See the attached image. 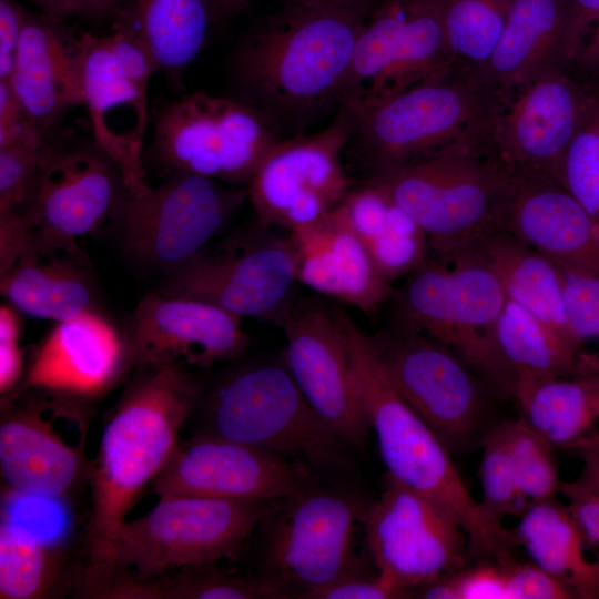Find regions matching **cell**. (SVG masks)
Segmentation results:
<instances>
[{"label":"cell","mask_w":599,"mask_h":599,"mask_svg":"<svg viewBox=\"0 0 599 599\" xmlns=\"http://www.w3.org/2000/svg\"><path fill=\"white\" fill-rule=\"evenodd\" d=\"M558 182L599 222V80L588 91L577 131L565 153Z\"/></svg>","instance_id":"obj_38"},{"label":"cell","mask_w":599,"mask_h":599,"mask_svg":"<svg viewBox=\"0 0 599 599\" xmlns=\"http://www.w3.org/2000/svg\"><path fill=\"white\" fill-rule=\"evenodd\" d=\"M114 18L139 37L159 70L171 74L196 59L219 22L212 0H125Z\"/></svg>","instance_id":"obj_32"},{"label":"cell","mask_w":599,"mask_h":599,"mask_svg":"<svg viewBox=\"0 0 599 599\" xmlns=\"http://www.w3.org/2000/svg\"><path fill=\"white\" fill-rule=\"evenodd\" d=\"M479 477L481 483L480 508L486 518L502 526L509 516H520L528 507L511 461L501 425L490 427L483 436Z\"/></svg>","instance_id":"obj_40"},{"label":"cell","mask_w":599,"mask_h":599,"mask_svg":"<svg viewBox=\"0 0 599 599\" xmlns=\"http://www.w3.org/2000/svg\"><path fill=\"white\" fill-rule=\"evenodd\" d=\"M506 572L507 599L577 598L571 588L535 564L499 559Z\"/></svg>","instance_id":"obj_45"},{"label":"cell","mask_w":599,"mask_h":599,"mask_svg":"<svg viewBox=\"0 0 599 599\" xmlns=\"http://www.w3.org/2000/svg\"><path fill=\"white\" fill-rule=\"evenodd\" d=\"M392 297L396 326L455 348L475 369L508 301L499 277L476 248L447 261L426 257Z\"/></svg>","instance_id":"obj_12"},{"label":"cell","mask_w":599,"mask_h":599,"mask_svg":"<svg viewBox=\"0 0 599 599\" xmlns=\"http://www.w3.org/2000/svg\"><path fill=\"white\" fill-rule=\"evenodd\" d=\"M131 366L125 336L94 309L57 323L35 348L17 389L85 404L111 390Z\"/></svg>","instance_id":"obj_24"},{"label":"cell","mask_w":599,"mask_h":599,"mask_svg":"<svg viewBox=\"0 0 599 599\" xmlns=\"http://www.w3.org/2000/svg\"><path fill=\"white\" fill-rule=\"evenodd\" d=\"M362 525L377 575L409 597L464 567L467 535L458 519L387 474L380 496L366 506Z\"/></svg>","instance_id":"obj_16"},{"label":"cell","mask_w":599,"mask_h":599,"mask_svg":"<svg viewBox=\"0 0 599 599\" xmlns=\"http://www.w3.org/2000/svg\"><path fill=\"white\" fill-rule=\"evenodd\" d=\"M454 64L435 0H377L358 32L339 106L359 114Z\"/></svg>","instance_id":"obj_11"},{"label":"cell","mask_w":599,"mask_h":599,"mask_svg":"<svg viewBox=\"0 0 599 599\" xmlns=\"http://www.w3.org/2000/svg\"><path fill=\"white\" fill-rule=\"evenodd\" d=\"M366 182L417 223L443 260L475 248L501 230L505 172L481 148H449Z\"/></svg>","instance_id":"obj_5"},{"label":"cell","mask_w":599,"mask_h":599,"mask_svg":"<svg viewBox=\"0 0 599 599\" xmlns=\"http://www.w3.org/2000/svg\"><path fill=\"white\" fill-rule=\"evenodd\" d=\"M268 230L235 233L204 247L166 274L160 291L203 300L241 319L280 322L293 301L296 266L288 238Z\"/></svg>","instance_id":"obj_17"},{"label":"cell","mask_w":599,"mask_h":599,"mask_svg":"<svg viewBox=\"0 0 599 599\" xmlns=\"http://www.w3.org/2000/svg\"><path fill=\"white\" fill-rule=\"evenodd\" d=\"M126 192L116 163L93 141L52 142L35 194L21 215L28 247L83 258L77 240L112 217Z\"/></svg>","instance_id":"obj_18"},{"label":"cell","mask_w":599,"mask_h":599,"mask_svg":"<svg viewBox=\"0 0 599 599\" xmlns=\"http://www.w3.org/2000/svg\"><path fill=\"white\" fill-rule=\"evenodd\" d=\"M73 42L93 142L116 163L126 192L143 195L151 189L143 167V149L152 72L122 64L108 34L81 32Z\"/></svg>","instance_id":"obj_22"},{"label":"cell","mask_w":599,"mask_h":599,"mask_svg":"<svg viewBox=\"0 0 599 599\" xmlns=\"http://www.w3.org/2000/svg\"><path fill=\"white\" fill-rule=\"evenodd\" d=\"M455 599H507L502 564H483L446 575Z\"/></svg>","instance_id":"obj_48"},{"label":"cell","mask_w":599,"mask_h":599,"mask_svg":"<svg viewBox=\"0 0 599 599\" xmlns=\"http://www.w3.org/2000/svg\"><path fill=\"white\" fill-rule=\"evenodd\" d=\"M280 140V131L260 109L195 91L158 111L150 153L166 174L190 173L247 189Z\"/></svg>","instance_id":"obj_8"},{"label":"cell","mask_w":599,"mask_h":599,"mask_svg":"<svg viewBox=\"0 0 599 599\" xmlns=\"http://www.w3.org/2000/svg\"><path fill=\"white\" fill-rule=\"evenodd\" d=\"M246 199L247 189L179 172L143 195L125 192L112 217L126 253L169 274L206 247Z\"/></svg>","instance_id":"obj_14"},{"label":"cell","mask_w":599,"mask_h":599,"mask_svg":"<svg viewBox=\"0 0 599 599\" xmlns=\"http://www.w3.org/2000/svg\"><path fill=\"white\" fill-rule=\"evenodd\" d=\"M83 258L26 247L0 274L1 295L21 314L64 322L95 309L92 282Z\"/></svg>","instance_id":"obj_30"},{"label":"cell","mask_w":599,"mask_h":599,"mask_svg":"<svg viewBox=\"0 0 599 599\" xmlns=\"http://www.w3.org/2000/svg\"><path fill=\"white\" fill-rule=\"evenodd\" d=\"M583 352L508 300L485 339L477 370L498 394L514 398L529 384L573 375Z\"/></svg>","instance_id":"obj_28"},{"label":"cell","mask_w":599,"mask_h":599,"mask_svg":"<svg viewBox=\"0 0 599 599\" xmlns=\"http://www.w3.org/2000/svg\"><path fill=\"white\" fill-rule=\"evenodd\" d=\"M587 28L568 0H514L491 55L471 70L500 101L531 80L573 69Z\"/></svg>","instance_id":"obj_25"},{"label":"cell","mask_w":599,"mask_h":599,"mask_svg":"<svg viewBox=\"0 0 599 599\" xmlns=\"http://www.w3.org/2000/svg\"><path fill=\"white\" fill-rule=\"evenodd\" d=\"M297 282L316 293L375 312L394 293L348 223L341 205L288 233Z\"/></svg>","instance_id":"obj_27"},{"label":"cell","mask_w":599,"mask_h":599,"mask_svg":"<svg viewBox=\"0 0 599 599\" xmlns=\"http://www.w3.org/2000/svg\"><path fill=\"white\" fill-rule=\"evenodd\" d=\"M162 580L163 599H284L292 595L265 576L242 578L230 576L216 561L179 568Z\"/></svg>","instance_id":"obj_39"},{"label":"cell","mask_w":599,"mask_h":599,"mask_svg":"<svg viewBox=\"0 0 599 599\" xmlns=\"http://www.w3.org/2000/svg\"><path fill=\"white\" fill-rule=\"evenodd\" d=\"M61 23L28 11L16 64L7 81L27 115L45 132L65 111L83 105L73 37Z\"/></svg>","instance_id":"obj_29"},{"label":"cell","mask_w":599,"mask_h":599,"mask_svg":"<svg viewBox=\"0 0 599 599\" xmlns=\"http://www.w3.org/2000/svg\"><path fill=\"white\" fill-rule=\"evenodd\" d=\"M280 323L284 364L309 405L347 446L363 445L370 427L353 379L337 307L301 297L291 302Z\"/></svg>","instance_id":"obj_20"},{"label":"cell","mask_w":599,"mask_h":599,"mask_svg":"<svg viewBox=\"0 0 599 599\" xmlns=\"http://www.w3.org/2000/svg\"><path fill=\"white\" fill-rule=\"evenodd\" d=\"M49 140L27 115L7 81H0V146L9 144L42 145Z\"/></svg>","instance_id":"obj_47"},{"label":"cell","mask_w":599,"mask_h":599,"mask_svg":"<svg viewBox=\"0 0 599 599\" xmlns=\"http://www.w3.org/2000/svg\"><path fill=\"white\" fill-rule=\"evenodd\" d=\"M74 595L94 599H163L161 577L148 579L129 566L89 557L74 573Z\"/></svg>","instance_id":"obj_42"},{"label":"cell","mask_w":599,"mask_h":599,"mask_svg":"<svg viewBox=\"0 0 599 599\" xmlns=\"http://www.w3.org/2000/svg\"><path fill=\"white\" fill-rule=\"evenodd\" d=\"M382 276L393 283L427 257V237L417 223L377 186L353 187L339 204Z\"/></svg>","instance_id":"obj_34"},{"label":"cell","mask_w":599,"mask_h":599,"mask_svg":"<svg viewBox=\"0 0 599 599\" xmlns=\"http://www.w3.org/2000/svg\"><path fill=\"white\" fill-rule=\"evenodd\" d=\"M502 167L501 231L554 261L599 273V222L551 175Z\"/></svg>","instance_id":"obj_26"},{"label":"cell","mask_w":599,"mask_h":599,"mask_svg":"<svg viewBox=\"0 0 599 599\" xmlns=\"http://www.w3.org/2000/svg\"><path fill=\"white\" fill-rule=\"evenodd\" d=\"M511 532L534 564L566 583L577 598L599 599V556L586 558L585 535L567 507L554 497L530 502Z\"/></svg>","instance_id":"obj_33"},{"label":"cell","mask_w":599,"mask_h":599,"mask_svg":"<svg viewBox=\"0 0 599 599\" xmlns=\"http://www.w3.org/2000/svg\"><path fill=\"white\" fill-rule=\"evenodd\" d=\"M575 69L582 77L599 80V14L590 21L586 30Z\"/></svg>","instance_id":"obj_51"},{"label":"cell","mask_w":599,"mask_h":599,"mask_svg":"<svg viewBox=\"0 0 599 599\" xmlns=\"http://www.w3.org/2000/svg\"><path fill=\"white\" fill-rule=\"evenodd\" d=\"M369 338L389 383L448 450L486 434L498 392L448 346L396 325Z\"/></svg>","instance_id":"obj_9"},{"label":"cell","mask_w":599,"mask_h":599,"mask_svg":"<svg viewBox=\"0 0 599 599\" xmlns=\"http://www.w3.org/2000/svg\"><path fill=\"white\" fill-rule=\"evenodd\" d=\"M353 128L344 106L324 129L281 139L258 165L248 186L257 225L293 232L338 206L353 189L343 155Z\"/></svg>","instance_id":"obj_15"},{"label":"cell","mask_w":599,"mask_h":599,"mask_svg":"<svg viewBox=\"0 0 599 599\" xmlns=\"http://www.w3.org/2000/svg\"><path fill=\"white\" fill-rule=\"evenodd\" d=\"M20 312L9 303L0 307V394L6 396L23 379V353L20 348Z\"/></svg>","instance_id":"obj_46"},{"label":"cell","mask_w":599,"mask_h":599,"mask_svg":"<svg viewBox=\"0 0 599 599\" xmlns=\"http://www.w3.org/2000/svg\"><path fill=\"white\" fill-rule=\"evenodd\" d=\"M587 91L588 79L575 68L517 88L500 100L484 151L504 165L544 172L558 181Z\"/></svg>","instance_id":"obj_21"},{"label":"cell","mask_w":599,"mask_h":599,"mask_svg":"<svg viewBox=\"0 0 599 599\" xmlns=\"http://www.w3.org/2000/svg\"><path fill=\"white\" fill-rule=\"evenodd\" d=\"M241 323L214 304L159 290L139 301L124 336L132 366L209 367L236 358L247 347Z\"/></svg>","instance_id":"obj_23"},{"label":"cell","mask_w":599,"mask_h":599,"mask_svg":"<svg viewBox=\"0 0 599 599\" xmlns=\"http://www.w3.org/2000/svg\"><path fill=\"white\" fill-rule=\"evenodd\" d=\"M62 552L22 525L2 517L0 598L40 599L58 592L67 578Z\"/></svg>","instance_id":"obj_36"},{"label":"cell","mask_w":599,"mask_h":599,"mask_svg":"<svg viewBox=\"0 0 599 599\" xmlns=\"http://www.w3.org/2000/svg\"><path fill=\"white\" fill-rule=\"evenodd\" d=\"M50 139L42 145L0 146V213H23L31 203L49 155Z\"/></svg>","instance_id":"obj_43"},{"label":"cell","mask_w":599,"mask_h":599,"mask_svg":"<svg viewBox=\"0 0 599 599\" xmlns=\"http://www.w3.org/2000/svg\"><path fill=\"white\" fill-rule=\"evenodd\" d=\"M204 433L324 468L348 465L346 444L309 405L286 365L224 376L205 404Z\"/></svg>","instance_id":"obj_6"},{"label":"cell","mask_w":599,"mask_h":599,"mask_svg":"<svg viewBox=\"0 0 599 599\" xmlns=\"http://www.w3.org/2000/svg\"><path fill=\"white\" fill-rule=\"evenodd\" d=\"M520 418L554 447L570 448L599 425V373L579 370L520 388Z\"/></svg>","instance_id":"obj_35"},{"label":"cell","mask_w":599,"mask_h":599,"mask_svg":"<svg viewBox=\"0 0 599 599\" xmlns=\"http://www.w3.org/2000/svg\"><path fill=\"white\" fill-rule=\"evenodd\" d=\"M374 4L290 1L267 17L233 58L240 99L260 109L278 131L300 134L323 111L341 105L355 42Z\"/></svg>","instance_id":"obj_1"},{"label":"cell","mask_w":599,"mask_h":599,"mask_svg":"<svg viewBox=\"0 0 599 599\" xmlns=\"http://www.w3.org/2000/svg\"><path fill=\"white\" fill-rule=\"evenodd\" d=\"M72 16L103 18L120 11L125 0H62Z\"/></svg>","instance_id":"obj_52"},{"label":"cell","mask_w":599,"mask_h":599,"mask_svg":"<svg viewBox=\"0 0 599 599\" xmlns=\"http://www.w3.org/2000/svg\"><path fill=\"white\" fill-rule=\"evenodd\" d=\"M308 486L311 477L301 460L202 432L177 444L149 488L159 497L268 502Z\"/></svg>","instance_id":"obj_19"},{"label":"cell","mask_w":599,"mask_h":599,"mask_svg":"<svg viewBox=\"0 0 599 599\" xmlns=\"http://www.w3.org/2000/svg\"><path fill=\"white\" fill-rule=\"evenodd\" d=\"M407 593L402 592L378 575L376 577H365L364 573H355L341 578L321 589L309 592L306 599H392L407 598Z\"/></svg>","instance_id":"obj_49"},{"label":"cell","mask_w":599,"mask_h":599,"mask_svg":"<svg viewBox=\"0 0 599 599\" xmlns=\"http://www.w3.org/2000/svg\"><path fill=\"white\" fill-rule=\"evenodd\" d=\"M27 14L17 0H0V81L12 74Z\"/></svg>","instance_id":"obj_50"},{"label":"cell","mask_w":599,"mask_h":599,"mask_svg":"<svg viewBox=\"0 0 599 599\" xmlns=\"http://www.w3.org/2000/svg\"><path fill=\"white\" fill-rule=\"evenodd\" d=\"M475 248L499 277L508 300L583 348L570 328L561 274L551 258L501 230Z\"/></svg>","instance_id":"obj_31"},{"label":"cell","mask_w":599,"mask_h":599,"mask_svg":"<svg viewBox=\"0 0 599 599\" xmlns=\"http://www.w3.org/2000/svg\"><path fill=\"white\" fill-rule=\"evenodd\" d=\"M253 0H212L217 21L231 19L244 9H246Z\"/></svg>","instance_id":"obj_53"},{"label":"cell","mask_w":599,"mask_h":599,"mask_svg":"<svg viewBox=\"0 0 599 599\" xmlns=\"http://www.w3.org/2000/svg\"><path fill=\"white\" fill-rule=\"evenodd\" d=\"M578 441L585 443L599 450V430L589 434L588 436L583 437Z\"/></svg>","instance_id":"obj_57"},{"label":"cell","mask_w":599,"mask_h":599,"mask_svg":"<svg viewBox=\"0 0 599 599\" xmlns=\"http://www.w3.org/2000/svg\"><path fill=\"white\" fill-rule=\"evenodd\" d=\"M84 408L35 389L2 396L0 470L10 491L58 499L89 479Z\"/></svg>","instance_id":"obj_13"},{"label":"cell","mask_w":599,"mask_h":599,"mask_svg":"<svg viewBox=\"0 0 599 599\" xmlns=\"http://www.w3.org/2000/svg\"><path fill=\"white\" fill-rule=\"evenodd\" d=\"M455 63L476 69L495 50L514 0H435Z\"/></svg>","instance_id":"obj_37"},{"label":"cell","mask_w":599,"mask_h":599,"mask_svg":"<svg viewBox=\"0 0 599 599\" xmlns=\"http://www.w3.org/2000/svg\"><path fill=\"white\" fill-rule=\"evenodd\" d=\"M324 6H370L377 0H290Z\"/></svg>","instance_id":"obj_56"},{"label":"cell","mask_w":599,"mask_h":599,"mask_svg":"<svg viewBox=\"0 0 599 599\" xmlns=\"http://www.w3.org/2000/svg\"><path fill=\"white\" fill-rule=\"evenodd\" d=\"M337 312L355 387L387 475L448 509L463 526L473 552L496 560L508 556L515 541L511 531L486 518L449 450L389 383L369 335L343 308Z\"/></svg>","instance_id":"obj_3"},{"label":"cell","mask_w":599,"mask_h":599,"mask_svg":"<svg viewBox=\"0 0 599 599\" xmlns=\"http://www.w3.org/2000/svg\"><path fill=\"white\" fill-rule=\"evenodd\" d=\"M554 262L561 274L566 313L575 337L583 348L588 342L599 344V273Z\"/></svg>","instance_id":"obj_44"},{"label":"cell","mask_w":599,"mask_h":599,"mask_svg":"<svg viewBox=\"0 0 599 599\" xmlns=\"http://www.w3.org/2000/svg\"><path fill=\"white\" fill-rule=\"evenodd\" d=\"M583 16L589 26L590 21L599 14V0H568Z\"/></svg>","instance_id":"obj_55"},{"label":"cell","mask_w":599,"mask_h":599,"mask_svg":"<svg viewBox=\"0 0 599 599\" xmlns=\"http://www.w3.org/2000/svg\"><path fill=\"white\" fill-rule=\"evenodd\" d=\"M39 7L42 12L52 19L58 21H65L68 18L72 17L71 12L63 3L62 0H29Z\"/></svg>","instance_id":"obj_54"},{"label":"cell","mask_w":599,"mask_h":599,"mask_svg":"<svg viewBox=\"0 0 599 599\" xmlns=\"http://www.w3.org/2000/svg\"><path fill=\"white\" fill-rule=\"evenodd\" d=\"M499 98L468 67L403 90L353 115L347 148L383 173L454 146L484 150Z\"/></svg>","instance_id":"obj_4"},{"label":"cell","mask_w":599,"mask_h":599,"mask_svg":"<svg viewBox=\"0 0 599 599\" xmlns=\"http://www.w3.org/2000/svg\"><path fill=\"white\" fill-rule=\"evenodd\" d=\"M105 419L89 481V547L103 544L125 521L141 493L171 458L200 386L179 364H146Z\"/></svg>","instance_id":"obj_2"},{"label":"cell","mask_w":599,"mask_h":599,"mask_svg":"<svg viewBox=\"0 0 599 599\" xmlns=\"http://www.w3.org/2000/svg\"><path fill=\"white\" fill-rule=\"evenodd\" d=\"M500 425L525 497L530 502L555 497L560 479L552 455L554 446L521 418Z\"/></svg>","instance_id":"obj_41"},{"label":"cell","mask_w":599,"mask_h":599,"mask_svg":"<svg viewBox=\"0 0 599 599\" xmlns=\"http://www.w3.org/2000/svg\"><path fill=\"white\" fill-rule=\"evenodd\" d=\"M191 496H162L145 515L124 521L89 557L134 569L152 579L172 569L231 558L273 507Z\"/></svg>","instance_id":"obj_7"},{"label":"cell","mask_w":599,"mask_h":599,"mask_svg":"<svg viewBox=\"0 0 599 599\" xmlns=\"http://www.w3.org/2000/svg\"><path fill=\"white\" fill-rule=\"evenodd\" d=\"M366 506L356 497L308 486L284 499L264 522L263 576L304 598L341 578L362 573L355 532Z\"/></svg>","instance_id":"obj_10"}]
</instances>
